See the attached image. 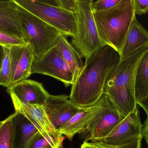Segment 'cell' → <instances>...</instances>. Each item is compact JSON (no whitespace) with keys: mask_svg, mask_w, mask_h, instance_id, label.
Returning a JSON list of instances; mask_svg holds the SVG:
<instances>
[{"mask_svg":"<svg viewBox=\"0 0 148 148\" xmlns=\"http://www.w3.org/2000/svg\"><path fill=\"white\" fill-rule=\"evenodd\" d=\"M26 43L23 39L0 30V45L2 47H10Z\"/></svg>","mask_w":148,"mask_h":148,"instance_id":"23","label":"cell"},{"mask_svg":"<svg viewBox=\"0 0 148 148\" xmlns=\"http://www.w3.org/2000/svg\"><path fill=\"white\" fill-rule=\"evenodd\" d=\"M137 105L141 107L145 111L147 115V119L148 120V96L146 98L138 102Z\"/></svg>","mask_w":148,"mask_h":148,"instance_id":"28","label":"cell"},{"mask_svg":"<svg viewBox=\"0 0 148 148\" xmlns=\"http://www.w3.org/2000/svg\"><path fill=\"white\" fill-rule=\"evenodd\" d=\"M148 44V30L135 17L120 51L121 60Z\"/></svg>","mask_w":148,"mask_h":148,"instance_id":"17","label":"cell"},{"mask_svg":"<svg viewBox=\"0 0 148 148\" xmlns=\"http://www.w3.org/2000/svg\"><path fill=\"white\" fill-rule=\"evenodd\" d=\"M17 12L25 41L31 46L34 60L40 58L56 46L57 39L61 34L60 31L18 6Z\"/></svg>","mask_w":148,"mask_h":148,"instance_id":"5","label":"cell"},{"mask_svg":"<svg viewBox=\"0 0 148 148\" xmlns=\"http://www.w3.org/2000/svg\"><path fill=\"white\" fill-rule=\"evenodd\" d=\"M15 111L24 116L40 131L41 134L57 132L49 118L44 106L23 103L10 96Z\"/></svg>","mask_w":148,"mask_h":148,"instance_id":"13","label":"cell"},{"mask_svg":"<svg viewBox=\"0 0 148 148\" xmlns=\"http://www.w3.org/2000/svg\"><path fill=\"white\" fill-rule=\"evenodd\" d=\"M142 136L146 141L148 147V120L147 119L143 124Z\"/></svg>","mask_w":148,"mask_h":148,"instance_id":"29","label":"cell"},{"mask_svg":"<svg viewBox=\"0 0 148 148\" xmlns=\"http://www.w3.org/2000/svg\"><path fill=\"white\" fill-rule=\"evenodd\" d=\"M143 138V137L137 138L131 142L120 146H110L101 143H95L101 148H141Z\"/></svg>","mask_w":148,"mask_h":148,"instance_id":"25","label":"cell"},{"mask_svg":"<svg viewBox=\"0 0 148 148\" xmlns=\"http://www.w3.org/2000/svg\"><path fill=\"white\" fill-rule=\"evenodd\" d=\"M33 74L49 76L63 83L66 87L73 85L75 81L72 70L56 46L34 60L31 68Z\"/></svg>","mask_w":148,"mask_h":148,"instance_id":"8","label":"cell"},{"mask_svg":"<svg viewBox=\"0 0 148 148\" xmlns=\"http://www.w3.org/2000/svg\"><path fill=\"white\" fill-rule=\"evenodd\" d=\"M7 91L23 103L42 106L45 105L50 96L42 83L28 79L12 84Z\"/></svg>","mask_w":148,"mask_h":148,"instance_id":"11","label":"cell"},{"mask_svg":"<svg viewBox=\"0 0 148 148\" xmlns=\"http://www.w3.org/2000/svg\"><path fill=\"white\" fill-rule=\"evenodd\" d=\"M3 56L0 69V86L9 87L11 85L12 65L9 47H3Z\"/></svg>","mask_w":148,"mask_h":148,"instance_id":"22","label":"cell"},{"mask_svg":"<svg viewBox=\"0 0 148 148\" xmlns=\"http://www.w3.org/2000/svg\"><path fill=\"white\" fill-rule=\"evenodd\" d=\"M12 115L14 148H28L41 134L21 114L15 112Z\"/></svg>","mask_w":148,"mask_h":148,"instance_id":"14","label":"cell"},{"mask_svg":"<svg viewBox=\"0 0 148 148\" xmlns=\"http://www.w3.org/2000/svg\"><path fill=\"white\" fill-rule=\"evenodd\" d=\"M56 47L72 70L75 80L81 73L84 65L82 56L72 43L69 41L67 36L62 34H60L57 39Z\"/></svg>","mask_w":148,"mask_h":148,"instance_id":"18","label":"cell"},{"mask_svg":"<svg viewBox=\"0 0 148 148\" xmlns=\"http://www.w3.org/2000/svg\"><path fill=\"white\" fill-rule=\"evenodd\" d=\"M17 6L41 19L66 36H75V16L74 13L52 6L41 0H14Z\"/></svg>","mask_w":148,"mask_h":148,"instance_id":"6","label":"cell"},{"mask_svg":"<svg viewBox=\"0 0 148 148\" xmlns=\"http://www.w3.org/2000/svg\"><path fill=\"white\" fill-rule=\"evenodd\" d=\"M3 47L0 45V69L1 66L3 58Z\"/></svg>","mask_w":148,"mask_h":148,"instance_id":"31","label":"cell"},{"mask_svg":"<svg viewBox=\"0 0 148 148\" xmlns=\"http://www.w3.org/2000/svg\"><path fill=\"white\" fill-rule=\"evenodd\" d=\"M143 124L137 107L127 116L106 137L91 142L110 146L124 145L143 137Z\"/></svg>","mask_w":148,"mask_h":148,"instance_id":"9","label":"cell"},{"mask_svg":"<svg viewBox=\"0 0 148 148\" xmlns=\"http://www.w3.org/2000/svg\"><path fill=\"white\" fill-rule=\"evenodd\" d=\"M0 30L22 38L25 41L17 6L14 0H0Z\"/></svg>","mask_w":148,"mask_h":148,"instance_id":"15","label":"cell"},{"mask_svg":"<svg viewBox=\"0 0 148 148\" xmlns=\"http://www.w3.org/2000/svg\"><path fill=\"white\" fill-rule=\"evenodd\" d=\"M93 13L103 44L112 47L120 54L136 16L134 0H121L110 9Z\"/></svg>","mask_w":148,"mask_h":148,"instance_id":"3","label":"cell"},{"mask_svg":"<svg viewBox=\"0 0 148 148\" xmlns=\"http://www.w3.org/2000/svg\"><path fill=\"white\" fill-rule=\"evenodd\" d=\"M92 0H76V32L71 43L85 59L102 48L90 3Z\"/></svg>","mask_w":148,"mask_h":148,"instance_id":"4","label":"cell"},{"mask_svg":"<svg viewBox=\"0 0 148 148\" xmlns=\"http://www.w3.org/2000/svg\"><path fill=\"white\" fill-rule=\"evenodd\" d=\"M135 94L137 102L148 96V49L142 56L136 68Z\"/></svg>","mask_w":148,"mask_h":148,"instance_id":"19","label":"cell"},{"mask_svg":"<svg viewBox=\"0 0 148 148\" xmlns=\"http://www.w3.org/2000/svg\"><path fill=\"white\" fill-rule=\"evenodd\" d=\"M101 97L97 103L91 107L81 108L80 110L62 127L57 130L58 133L66 136L72 140L76 134L82 133L96 114L102 104Z\"/></svg>","mask_w":148,"mask_h":148,"instance_id":"16","label":"cell"},{"mask_svg":"<svg viewBox=\"0 0 148 148\" xmlns=\"http://www.w3.org/2000/svg\"><path fill=\"white\" fill-rule=\"evenodd\" d=\"M134 6L136 15H142L148 11V0H134Z\"/></svg>","mask_w":148,"mask_h":148,"instance_id":"26","label":"cell"},{"mask_svg":"<svg viewBox=\"0 0 148 148\" xmlns=\"http://www.w3.org/2000/svg\"><path fill=\"white\" fill-rule=\"evenodd\" d=\"M148 49V44L121 60L107 79L104 93L108 95L124 117L138 107L135 94L136 72L141 58Z\"/></svg>","mask_w":148,"mask_h":148,"instance_id":"2","label":"cell"},{"mask_svg":"<svg viewBox=\"0 0 148 148\" xmlns=\"http://www.w3.org/2000/svg\"><path fill=\"white\" fill-rule=\"evenodd\" d=\"M121 1V0H99L94 1L92 0L90 6L93 13L102 12L112 8Z\"/></svg>","mask_w":148,"mask_h":148,"instance_id":"24","label":"cell"},{"mask_svg":"<svg viewBox=\"0 0 148 148\" xmlns=\"http://www.w3.org/2000/svg\"><path fill=\"white\" fill-rule=\"evenodd\" d=\"M10 50L12 65V85L27 80L32 75L31 68L34 58L29 43L10 47Z\"/></svg>","mask_w":148,"mask_h":148,"instance_id":"12","label":"cell"},{"mask_svg":"<svg viewBox=\"0 0 148 148\" xmlns=\"http://www.w3.org/2000/svg\"><path fill=\"white\" fill-rule=\"evenodd\" d=\"M13 115L0 121V148H14Z\"/></svg>","mask_w":148,"mask_h":148,"instance_id":"21","label":"cell"},{"mask_svg":"<svg viewBox=\"0 0 148 148\" xmlns=\"http://www.w3.org/2000/svg\"><path fill=\"white\" fill-rule=\"evenodd\" d=\"M63 137L58 132L40 134L28 148H60Z\"/></svg>","mask_w":148,"mask_h":148,"instance_id":"20","label":"cell"},{"mask_svg":"<svg viewBox=\"0 0 148 148\" xmlns=\"http://www.w3.org/2000/svg\"><path fill=\"white\" fill-rule=\"evenodd\" d=\"M102 104L85 129L79 134L84 142H88L106 137L125 118L104 93Z\"/></svg>","mask_w":148,"mask_h":148,"instance_id":"7","label":"cell"},{"mask_svg":"<svg viewBox=\"0 0 148 148\" xmlns=\"http://www.w3.org/2000/svg\"><path fill=\"white\" fill-rule=\"evenodd\" d=\"M120 61L119 53L108 45L86 59L72 85L69 101L80 108L97 103L104 94L109 75Z\"/></svg>","mask_w":148,"mask_h":148,"instance_id":"1","label":"cell"},{"mask_svg":"<svg viewBox=\"0 0 148 148\" xmlns=\"http://www.w3.org/2000/svg\"><path fill=\"white\" fill-rule=\"evenodd\" d=\"M66 94L50 95L44 107L49 118L57 130L62 127L80 110Z\"/></svg>","mask_w":148,"mask_h":148,"instance_id":"10","label":"cell"},{"mask_svg":"<svg viewBox=\"0 0 148 148\" xmlns=\"http://www.w3.org/2000/svg\"><path fill=\"white\" fill-rule=\"evenodd\" d=\"M76 0H58L59 7L75 13Z\"/></svg>","mask_w":148,"mask_h":148,"instance_id":"27","label":"cell"},{"mask_svg":"<svg viewBox=\"0 0 148 148\" xmlns=\"http://www.w3.org/2000/svg\"><path fill=\"white\" fill-rule=\"evenodd\" d=\"M81 148H101L93 142H84L81 146Z\"/></svg>","mask_w":148,"mask_h":148,"instance_id":"30","label":"cell"}]
</instances>
